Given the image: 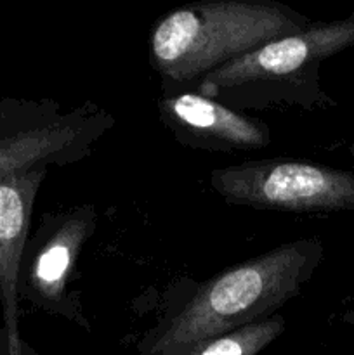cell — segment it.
<instances>
[{
    "instance_id": "8fae6325",
    "label": "cell",
    "mask_w": 354,
    "mask_h": 355,
    "mask_svg": "<svg viewBox=\"0 0 354 355\" xmlns=\"http://www.w3.org/2000/svg\"><path fill=\"white\" fill-rule=\"evenodd\" d=\"M349 156H351V162H353V170H354V141L351 142L349 146Z\"/></svg>"
},
{
    "instance_id": "30bf717a",
    "label": "cell",
    "mask_w": 354,
    "mask_h": 355,
    "mask_svg": "<svg viewBox=\"0 0 354 355\" xmlns=\"http://www.w3.org/2000/svg\"><path fill=\"white\" fill-rule=\"evenodd\" d=\"M21 355H42V354H38L37 350L31 349V347L23 340V343H21Z\"/></svg>"
},
{
    "instance_id": "5b68a950",
    "label": "cell",
    "mask_w": 354,
    "mask_h": 355,
    "mask_svg": "<svg viewBox=\"0 0 354 355\" xmlns=\"http://www.w3.org/2000/svg\"><path fill=\"white\" fill-rule=\"evenodd\" d=\"M210 186L228 205L253 210L295 214L354 210V172L319 163L250 159L215 168Z\"/></svg>"
},
{
    "instance_id": "9c48e42d",
    "label": "cell",
    "mask_w": 354,
    "mask_h": 355,
    "mask_svg": "<svg viewBox=\"0 0 354 355\" xmlns=\"http://www.w3.org/2000/svg\"><path fill=\"white\" fill-rule=\"evenodd\" d=\"M285 329H287V321L283 315L276 314L273 318L243 326L236 331L207 340V342L170 347V349L142 355H259L274 340L280 338Z\"/></svg>"
},
{
    "instance_id": "ba28073f",
    "label": "cell",
    "mask_w": 354,
    "mask_h": 355,
    "mask_svg": "<svg viewBox=\"0 0 354 355\" xmlns=\"http://www.w3.org/2000/svg\"><path fill=\"white\" fill-rule=\"evenodd\" d=\"M47 168L21 170L0 179V302L3 314V333L7 350L19 352L21 342L17 328V283L21 260L30 231L31 211L38 196Z\"/></svg>"
},
{
    "instance_id": "8992f818",
    "label": "cell",
    "mask_w": 354,
    "mask_h": 355,
    "mask_svg": "<svg viewBox=\"0 0 354 355\" xmlns=\"http://www.w3.org/2000/svg\"><path fill=\"white\" fill-rule=\"evenodd\" d=\"M97 227L94 205L47 211L35 234L28 236L21 260L17 295L31 307L90 331L75 284L80 255Z\"/></svg>"
},
{
    "instance_id": "6da1fadb",
    "label": "cell",
    "mask_w": 354,
    "mask_h": 355,
    "mask_svg": "<svg viewBox=\"0 0 354 355\" xmlns=\"http://www.w3.org/2000/svg\"><path fill=\"white\" fill-rule=\"evenodd\" d=\"M318 238L285 243L246 262L191 283L187 298L169 307L135 350L151 354L193 345L264 321L297 298L323 260Z\"/></svg>"
},
{
    "instance_id": "7a4b0ae2",
    "label": "cell",
    "mask_w": 354,
    "mask_h": 355,
    "mask_svg": "<svg viewBox=\"0 0 354 355\" xmlns=\"http://www.w3.org/2000/svg\"><path fill=\"white\" fill-rule=\"evenodd\" d=\"M311 23L276 0H194L156 21L149 59L162 80L189 85Z\"/></svg>"
},
{
    "instance_id": "277c9868",
    "label": "cell",
    "mask_w": 354,
    "mask_h": 355,
    "mask_svg": "<svg viewBox=\"0 0 354 355\" xmlns=\"http://www.w3.org/2000/svg\"><path fill=\"white\" fill-rule=\"evenodd\" d=\"M113 125L92 101L65 111L52 99H0V175L82 162Z\"/></svg>"
},
{
    "instance_id": "52a82bcc",
    "label": "cell",
    "mask_w": 354,
    "mask_h": 355,
    "mask_svg": "<svg viewBox=\"0 0 354 355\" xmlns=\"http://www.w3.org/2000/svg\"><path fill=\"white\" fill-rule=\"evenodd\" d=\"M158 113L179 144L207 153H243L271 144L269 127L259 118L231 110L194 90L162 80Z\"/></svg>"
},
{
    "instance_id": "3957f363",
    "label": "cell",
    "mask_w": 354,
    "mask_h": 355,
    "mask_svg": "<svg viewBox=\"0 0 354 355\" xmlns=\"http://www.w3.org/2000/svg\"><path fill=\"white\" fill-rule=\"evenodd\" d=\"M354 45V14L312 21L305 30L278 38L208 73L193 83L198 94L231 110H318L332 104L319 85L323 61Z\"/></svg>"
}]
</instances>
